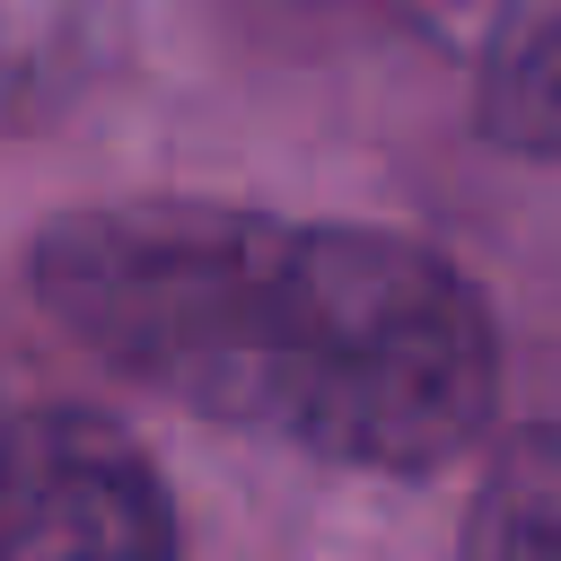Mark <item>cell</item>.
Returning a JSON list of instances; mask_svg holds the SVG:
<instances>
[{"label": "cell", "mask_w": 561, "mask_h": 561, "mask_svg": "<svg viewBox=\"0 0 561 561\" xmlns=\"http://www.w3.org/2000/svg\"><path fill=\"white\" fill-rule=\"evenodd\" d=\"M0 561H184L149 456L96 412H26L0 430Z\"/></svg>", "instance_id": "cell-2"}, {"label": "cell", "mask_w": 561, "mask_h": 561, "mask_svg": "<svg viewBox=\"0 0 561 561\" xmlns=\"http://www.w3.org/2000/svg\"><path fill=\"white\" fill-rule=\"evenodd\" d=\"M26 272L53 324L131 386L324 465L438 473L500 403L482 289L394 228L105 202L53 219Z\"/></svg>", "instance_id": "cell-1"}, {"label": "cell", "mask_w": 561, "mask_h": 561, "mask_svg": "<svg viewBox=\"0 0 561 561\" xmlns=\"http://www.w3.org/2000/svg\"><path fill=\"white\" fill-rule=\"evenodd\" d=\"M473 61L482 131L517 158H561V0H482Z\"/></svg>", "instance_id": "cell-3"}, {"label": "cell", "mask_w": 561, "mask_h": 561, "mask_svg": "<svg viewBox=\"0 0 561 561\" xmlns=\"http://www.w3.org/2000/svg\"><path fill=\"white\" fill-rule=\"evenodd\" d=\"M456 561H561V517L552 508H482Z\"/></svg>", "instance_id": "cell-4"}]
</instances>
